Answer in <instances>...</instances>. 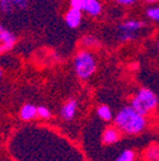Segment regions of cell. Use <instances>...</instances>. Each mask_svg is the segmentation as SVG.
<instances>
[{
  "label": "cell",
  "instance_id": "cell-1",
  "mask_svg": "<svg viewBox=\"0 0 159 161\" xmlns=\"http://www.w3.org/2000/svg\"><path fill=\"white\" fill-rule=\"evenodd\" d=\"M115 125L122 133L128 136H137L147 129L148 118L137 112L131 105H127L116 114Z\"/></svg>",
  "mask_w": 159,
  "mask_h": 161
},
{
  "label": "cell",
  "instance_id": "cell-2",
  "mask_svg": "<svg viewBox=\"0 0 159 161\" xmlns=\"http://www.w3.org/2000/svg\"><path fill=\"white\" fill-rule=\"evenodd\" d=\"M159 98L154 91L147 87H141L132 96L130 105L140 114L148 116L157 110Z\"/></svg>",
  "mask_w": 159,
  "mask_h": 161
},
{
  "label": "cell",
  "instance_id": "cell-3",
  "mask_svg": "<svg viewBox=\"0 0 159 161\" xmlns=\"http://www.w3.org/2000/svg\"><path fill=\"white\" fill-rule=\"evenodd\" d=\"M74 67L80 80H88L97 70V62L94 54L88 49L79 50L75 56Z\"/></svg>",
  "mask_w": 159,
  "mask_h": 161
},
{
  "label": "cell",
  "instance_id": "cell-4",
  "mask_svg": "<svg viewBox=\"0 0 159 161\" xmlns=\"http://www.w3.org/2000/svg\"><path fill=\"white\" fill-rule=\"evenodd\" d=\"M17 36L10 29L0 24V54L7 53L15 47Z\"/></svg>",
  "mask_w": 159,
  "mask_h": 161
},
{
  "label": "cell",
  "instance_id": "cell-5",
  "mask_svg": "<svg viewBox=\"0 0 159 161\" xmlns=\"http://www.w3.org/2000/svg\"><path fill=\"white\" fill-rule=\"evenodd\" d=\"M30 0H0V10L6 15L23 11L28 8Z\"/></svg>",
  "mask_w": 159,
  "mask_h": 161
},
{
  "label": "cell",
  "instance_id": "cell-6",
  "mask_svg": "<svg viewBox=\"0 0 159 161\" xmlns=\"http://www.w3.org/2000/svg\"><path fill=\"white\" fill-rule=\"evenodd\" d=\"M82 21V10L79 8L70 7L65 15V23L71 29H76Z\"/></svg>",
  "mask_w": 159,
  "mask_h": 161
},
{
  "label": "cell",
  "instance_id": "cell-7",
  "mask_svg": "<svg viewBox=\"0 0 159 161\" xmlns=\"http://www.w3.org/2000/svg\"><path fill=\"white\" fill-rule=\"evenodd\" d=\"M81 10L91 17H97L101 14L102 6L99 0H84Z\"/></svg>",
  "mask_w": 159,
  "mask_h": 161
},
{
  "label": "cell",
  "instance_id": "cell-8",
  "mask_svg": "<svg viewBox=\"0 0 159 161\" xmlns=\"http://www.w3.org/2000/svg\"><path fill=\"white\" fill-rule=\"evenodd\" d=\"M146 26V24L144 21H140V20H136V19H130L124 21V23L119 24L117 27L118 31L121 33V31H127V33H135L137 34L140 29Z\"/></svg>",
  "mask_w": 159,
  "mask_h": 161
},
{
  "label": "cell",
  "instance_id": "cell-9",
  "mask_svg": "<svg viewBox=\"0 0 159 161\" xmlns=\"http://www.w3.org/2000/svg\"><path fill=\"white\" fill-rule=\"evenodd\" d=\"M77 106H78V102L75 98L68 100L67 102L62 105L61 110H60V116L66 121L72 120L76 114V111H77Z\"/></svg>",
  "mask_w": 159,
  "mask_h": 161
},
{
  "label": "cell",
  "instance_id": "cell-10",
  "mask_svg": "<svg viewBox=\"0 0 159 161\" xmlns=\"http://www.w3.org/2000/svg\"><path fill=\"white\" fill-rule=\"evenodd\" d=\"M120 132L117 126H109L102 133V143L104 144H112L117 142L120 139Z\"/></svg>",
  "mask_w": 159,
  "mask_h": 161
},
{
  "label": "cell",
  "instance_id": "cell-11",
  "mask_svg": "<svg viewBox=\"0 0 159 161\" xmlns=\"http://www.w3.org/2000/svg\"><path fill=\"white\" fill-rule=\"evenodd\" d=\"M37 115V106L33 105V104H25L20 110V118L25 121L33 120Z\"/></svg>",
  "mask_w": 159,
  "mask_h": 161
},
{
  "label": "cell",
  "instance_id": "cell-12",
  "mask_svg": "<svg viewBox=\"0 0 159 161\" xmlns=\"http://www.w3.org/2000/svg\"><path fill=\"white\" fill-rule=\"evenodd\" d=\"M145 161H159V143H152L145 150Z\"/></svg>",
  "mask_w": 159,
  "mask_h": 161
},
{
  "label": "cell",
  "instance_id": "cell-13",
  "mask_svg": "<svg viewBox=\"0 0 159 161\" xmlns=\"http://www.w3.org/2000/svg\"><path fill=\"white\" fill-rule=\"evenodd\" d=\"M97 114L101 120L104 121H110L112 119V112L110 108L106 104H101L98 106L97 108Z\"/></svg>",
  "mask_w": 159,
  "mask_h": 161
},
{
  "label": "cell",
  "instance_id": "cell-14",
  "mask_svg": "<svg viewBox=\"0 0 159 161\" xmlns=\"http://www.w3.org/2000/svg\"><path fill=\"white\" fill-rule=\"evenodd\" d=\"M80 45L85 48L95 47V46L98 45V39H97V37L94 35H85V36H82V38L80 39Z\"/></svg>",
  "mask_w": 159,
  "mask_h": 161
},
{
  "label": "cell",
  "instance_id": "cell-15",
  "mask_svg": "<svg viewBox=\"0 0 159 161\" xmlns=\"http://www.w3.org/2000/svg\"><path fill=\"white\" fill-rule=\"evenodd\" d=\"M135 157H136L135 151L127 149V150H124L118 156V158L116 159V161H134Z\"/></svg>",
  "mask_w": 159,
  "mask_h": 161
},
{
  "label": "cell",
  "instance_id": "cell-16",
  "mask_svg": "<svg viewBox=\"0 0 159 161\" xmlns=\"http://www.w3.org/2000/svg\"><path fill=\"white\" fill-rule=\"evenodd\" d=\"M147 17L155 21H159V7H150L147 9Z\"/></svg>",
  "mask_w": 159,
  "mask_h": 161
},
{
  "label": "cell",
  "instance_id": "cell-17",
  "mask_svg": "<svg viewBox=\"0 0 159 161\" xmlns=\"http://www.w3.org/2000/svg\"><path fill=\"white\" fill-rule=\"evenodd\" d=\"M137 37V34L135 33H127V31H121L118 35V39L120 42H128V40H132Z\"/></svg>",
  "mask_w": 159,
  "mask_h": 161
},
{
  "label": "cell",
  "instance_id": "cell-18",
  "mask_svg": "<svg viewBox=\"0 0 159 161\" xmlns=\"http://www.w3.org/2000/svg\"><path fill=\"white\" fill-rule=\"evenodd\" d=\"M37 113H38V116H39V118H41V119H50V116H51L50 111L44 105L38 106V108H37Z\"/></svg>",
  "mask_w": 159,
  "mask_h": 161
},
{
  "label": "cell",
  "instance_id": "cell-19",
  "mask_svg": "<svg viewBox=\"0 0 159 161\" xmlns=\"http://www.w3.org/2000/svg\"><path fill=\"white\" fill-rule=\"evenodd\" d=\"M114 1L121 6H131L137 3V0H114Z\"/></svg>",
  "mask_w": 159,
  "mask_h": 161
},
{
  "label": "cell",
  "instance_id": "cell-20",
  "mask_svg": "<svg viewBox=\"0 0 159 161\" xmlns=\"http://www.w3.org/2000/svg\"><path fill=\"white\" fill-rule=\"evenodd\" d=\"M69 1H70V7L79 8V9H81L82 1H84V0H69Z\"/></svg>",
  "mask_w": 159,
  "mask_h": 161
},
{
  "label": "cell",
  "instance_id": "cell-21",
  "mask_svg": "<svg viewBox=\"0 0 159 161\" xmlns=\"http://www.w3.org/2000/svg\"><path fill=\"white\" fill-rule=\"evenodd\" d=\"M147 3H157L158 0H146Z\"/></svg>",
  "mask_w": 159,
  "mask_h": 161
},
{
  "label": "cell",
  "instance_id": "cell-22",
  "mask_svg": "<svg viewBox=\"0 0 159 161\" xmlns=\"http://www.w3.org/2000/svg\"><path fill=\"white\" fill-rule=\"evenodd\" d=\"M3 70H1V69H0V77H1V76H3Z\"/></svg>",
  "mask_w": 159,
  "mask_h": 161
},
{
  "label": "cell",
  "instance_id": "cell-23",
  "mask_svg": "<svg viewBox=\"0 0 159 161\" xmlns=\"http://www.w3.org/2000/svg\"><path fill=\"white\" fill-rule=\"evenodd\" d=\"M157 47H158V49H159V40H158V43H157Z\"/></svg>",
  "mask_w": 159,
  "mask_h": 161
}]
</instances>
